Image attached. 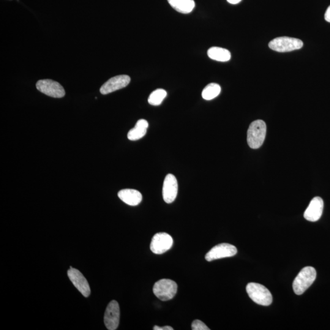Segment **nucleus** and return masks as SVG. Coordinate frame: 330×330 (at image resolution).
<instances>
[{
	"instance_id": "1",
	"label": "nucleus",
	"mask_w": 330,
	"mask_h": 330,
	"mask_svg": "<svg viewBox=\"0 0 330 330\" xmlns=\"http://www.w3.org/2000/svg\"><path fill=\"white\" fill-rule=\"evenodd\" d=\"M267 132L266 122L256 120L250 124L247 132L248 144L251 148L257 149L263 145Z\"/></svg>"
},
{
	"instance_id": "2",
	"label": "nucleus",
	"mask_w": 330,
	"mask_h": 330,
	"mask_svg": "<svg viewBox=\"0 0 330 330\" xmlns=\"http://www.w3.org/2000/svg\"><path fill=\"white\" fill-rule=\"evenodd\" d=\"M316 275L317 273L312 267H306L303 269L294 281L293 287L294 293L297 295L304 294L315 282Z\"/></svg>"
},
{
	"instance_id": "3",
	"label": "nucleus",
	"mask_w": 330,
	"mask_h": 330,
	"mask_svg": "<svg viewBox=\"0 0 330 330\" xmlns=\"http://www.w3.org/2000/svg\"><path fill=\"white\" fill-rule=\"evenodd\" d=\"M246 290L248 296L254 302L263 306H269L273 302L271 292L261 284L250 283L248 284Z\"/></svg>"
},
{
	"instance_id": "4",
	"label": "nucleus",
	"mask_w": 330,
	"mask_h": 330,
	"mask_svg": "<svg viewBox=\"0 0 330 330\" xmlns=\"http://www.w3.org/2000/svg\"><path fill=\"white\" fill-rule=\"evenodd\" d=\"M303 46L302 40L286 36L275 38L269 43V47L272 50L282 53L299 50Z\"/></svg>"
},
{
	"instance_id": "5",
	"label": "nucleus",
	"mask_w": 330,
	"mask_h": 330,
	"mask_svg": "<svg viewBox=\"0 0 330 330\" xmlns=\"http://www.w3.org/2000/svg\"><path fill=\"white\" fill-rule=\"evenodd\" d=\"M177 285L174 281L162 279L155 283L153 288L154 295L162 301H170L176 296Z\"/></svg>"
},
{
	"instance_id": "6",
	"label": "nucleus",
	"mask_w": 330,
	"mask_h": 330,
	"mask_svg": "<svg viewBox=\"0 0 330 330\" xmlns=\"http://www.w3.org/2000/svg\"><path fill=\"white\" fill-rule=\"evenodd\" d=\"M36 88L42 93L51 97L62 98L65 94V90L61 84L49 79L38 81Z\"/></svg>"
},
{
	"instance_id": "7",
	"label": "nucleus",
	"mask_w": 330,
	"mask_h": 330,
	"mask_svg": "<svg viewBox=\"0 0 330 330\" xmlns=\"http://www.w3.org/2000/svg\"><path fill=\"white\" fill-rule=\"evenodd\" d=\"M173 245V239L170 234L159 233L155 234L152 237L150 248L152 253L156 255H162L170 250Z\"/></svg>"
},
{
	"instance_id": "8",
	"label": "nucleus",
	"mask_w": 330,
	"mask_h": 330,
	"mask_svg": "<svg viewBox=\"0 0 330 330\" xmlns=\"http://www.w3.org/2000/svg\"><path fill=\"white\" fill-rule=\"evenodd\" d=\"M237 253L235 246L229 244H221L212 248L205 256L206 260L211 262L220 259L233 257Z\"/></svg>"
},
{
	"instance_id": "9",
	"label": "nucleus",
	"mask_w": 330,
	"mask_h": 330,
	"mask_svg": "<svg viewBox=\"0 0 330 330\" xmlns=\"http://www.w3.org/2000/svg\"><path fill=\"white\" fill-rule=\"evenodd\" d=\"M67 275L71 282L84 297H88L90 296L91 289L88 281L80 271L70 266V269L67 271Z\"/></svg>"
},
{
	"instance_id": "10",
	"label": "nucleus",
	"mask_w": 330,
	"mask_h": 330,
	"mask_svg": "<svg viewBox=\"0 0 330 330\" xmlns=\"http://www.w3.org/2000/svg\"><path fill=\"white\" fill-rule=\"evenodd\" d=\"M131 78L127 75H117L109 79L100 89V93L106 95L124 88L130 82Z\"/></svg>"
},
{
	"instance_id": "11",
	"label": "nucleus",
	"mask_w": 330,
	"mask_h": 330,
	"mask_svg": "<svg viewBox=\"0 0 330 330\" xmlns=\"http://www.w3.org/2000/svg\"><path fill=\"white\" fill-rule=\"evenodd\" d=\"M120 320V308L118 303L111 301L106 308L104 315V324L109 330L118 329Z\"/></svg>"
},
{
	"instance_id": "12",
	"label": "nucleus",
	"mask_w": 330,
	"mask_h": 330,
	"mask_svg": "<svg viewBox=\"0 0 330 330\" xmlns=\"http://www.w3.org/2000/svg\"><path fill=\"white\" fill-rule=\"evenodd\" d=\"M178 193V183L175 176L168 174L163 182L162 194L163 200L167 204L175 201Z\"/></svg>"
},
{
	"instance_id": "13",
	"label": "nucleus",
	"mask_w": 330,
	"mask_h": 330,
	"mask_svg": "<svg viewBox=\"0 0 330 330\" xmlns=\"http://www.w3.org/2000/svg\"><path fill=\"white\" fill-rule=\"evenodd\" d=\"M323 209L324 201L323 199L321 197L314 198L304 213V217L305 219L310 222H317L323 215Z\"/></svg>"
},
{
	"instance_id": "14",
	"label": "nucleus",
	"mask_w": 330,
	"mask_h": 330,
	"mask_svg": "<svg viewBox=\"0 0 330 330\" xmlns=\"http://www.w3.org/2000/svg\"><path fill=\"white\" fill-rule=\"evenodd\" d=\"M118 195L120 200L131 206H138L143 198L140 192L133 189L122 190L119 191Z\"/></svg>"
},
{
	"instance_id": "15",
	"label": "nucleus",
	"mask_w": 330,
	"mask_h": 330,
	"mask_svg": "<svg viewBox=\"0 0 330 330\" xmlns=\"http://www.w3.org/2000/svg\"><path fill=\"white\" fill-rule=\"evenodd\" d=\"M149 127L148 122L145 119L138 120L134 128L130 130L127 138L130 141H136L146 135Z\"/></svg>"
},
{
	"instance_id": "16",
	"label": "nucleus",
	"mask_w": 330,
	"mask_h": 330,
	"mask_svg": "<svg viewBox=\"0 0 330 330\" xmlns=\"http://www.w3.org/2000/svg\"><path fill=\"white\" fill-rule=\"evenodd\" d=\"M168 2L176 11L185 14L192 12L195 7L194 0H168Z\"/></svg>"
},
{
	"instance_id": "17",
	"label": "nucleus",
	"mask_w": 330,
	"mask_h": 330,
	"mask_svg": "<svg viewBox=\"0 0 330 330\" xmlns=\"http://www.w3.org/2000/svg\"><path fill=\"white\" fill-rule=\"evenodd\" d=\"M207 54L210 58L220 62L230 61L231 58L230 51L227 49L218 47L210 48L207 51Z\"/></svg>"
},
{
	"instance_id": "18",
	"label": "nucleus",
	"mask_w": 330,
	"mask_h": 330,
	"mask_svg": "<svg viewBox=\"0 0 330 330\" xmlns=\"http://www.w3.org/2000/svg\"><path fill=\"white\" fill-rule=\"evenodd\" d=\"M221 92V87L217 83H210L202 92V97L204 100H211L216 98Z\"/></svg>"
},
{
	"instance_id": "19",
	"label": "nucleus",
	"mask_w": 330,
	"mask_h": 330,
	"mask_svg": "<svg viewBox=\"0 0 330 330\" xmlns=\"http://www.w3.org/2000/svg\"><path fill=\"white\" fill-rule=\"evenodd\" d=\"M167 95V92L163 89H157L155 90L150 94L148 98L149 104L154 106L160 105L162 103Z\"/></svg>"
},
{
	"instance_id": "20",
	"label": "nucleus",
	"mask_w": 330,
	"mask_h": 330,
	"mask_svg": "<svg viewBox=\"0 0 330 330\" xmlns=\"http://www.w3.org/2000/svg\"><path fill=\"white\" fill-rule=\"evenodd\" d=\"M192 329L193 330H209L210 329L205 324L200 320H195L193 322L192 324Z\"/></svg>"
},
{
	"instance_id": "21",
	"label": "nucleus",
	"mask_w": 330,
	"mask_h": 330,
	"mask_svg": "<svg viewBox=\"0 0 330 330\" xmlns=\"http://www.w3.org/2000/svg\"><path fill=\"white\" fill-rule=\"evenodd\" d=\"M154 330H173L174 329L172 328L170 326H165V327H159V326H155L154 327Z\"/></svg>"
},
{
	"instance_id": "22",
	"label": "nucleus",
	"mask_w": 330,
	"mask_h": 330,
	"mask_svg": "<svg viewBox=\"0 0 330 330\" xmlns=\"http://www.w3.org/2000/svg\"><path fill=\"white\" fill-rule=\"evenodd\" d=\"M325 20L330 23V6L327 8L326 13H325Z\"/></svg>"
},
{
	"instance_id": "23",
	"label": "nucleus",
	"mask_w": 330,
	"mask_h": 330,
	"mask_svg": "<svg viewBox=\"0 0 330 330\" xmlns=\"http://www.w3.org/2000/svg\"><path fill=\"white\" fill-rule=\"evenodd\" d=\"M241 1H242V0H227V1L228 2H230V3L232 4H238Z\"/></svg>"
}]
</instances>
